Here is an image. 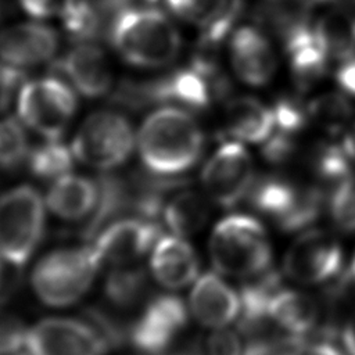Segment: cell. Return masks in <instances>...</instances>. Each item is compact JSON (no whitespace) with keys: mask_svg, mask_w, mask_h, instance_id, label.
<instances>
[{"mask_svg":"<svg viewBox=\"0 0 355 355\" xmlns=\"http://www.w3.org/2000/svg\"><path fill=\"white\" fill-rule=\"evenodd\" d=\"M204 135L184 110L164 107L151 112L140 126L137 147L140 159L154 176L187 172L201 157Z\"/></svg>","mask_w":355,"mask_h":355,"instance_id":"1","label":"cell"},{"mask_svg":"<svg viewBox=\"0 0 355 355\" xmlns=\"http://www.w3.org/2000/svg\"><path fill=\"white\" fill-rule=\"evenodd\" d=\"M108 36L118 54L132 65L162 68L172 64L182 49L173 22L154 7H128L111 21Z\"/></svg>","mask_w":355,"mask_h":355,"instance_id":"2","label":"cell"},{"mask_svg":"<svg viewBox=\"0 0 355 355\" xmlns=\"http://www.w3.org/2000/svg\"><path fill=\"white\" fill-rule=\"evenodd\" d=\"M100 268L101 259L92 244L57 248L36 262L31 286L44 305L69 306L90 290Z\"/></svg>","mask_w":355,"mask_h":355,"instance_id":"3","label":"cell"},{"mask_svg":"<svg viewBox=\"0 0 355 355\" xmlns=\"http://www.w3.org/2000/svg\"><path fill=\"white\" fill-rule=\"evenodd\" d=\"M209 257L219 273L248 279L270 268L272 247L259 220L234 214L216 223L209 239Z\"/></svg>","mask_w":355,"mask_h":355,"instance_id":"4","label":"cell"},{"mask_svg":"<svg viewBox=\"0 0 355 355\" xmlns=\"http://www.w3.org/2000/svg\"><path fill=\"white\" fill-rule=\"evenodd\" d=\"M46 225L40 193L19 184L0 194V258L7 266L22 269L39 247Z\"/></svg>","mask_w":355,"mask_h":355,"instance_id":"5","label":"cell"},{"mask_svg":"<svg viewBox=\"0 0 355 355\" xmlns=\"http://www.w3.org/2000/svg\"><path fill=\"white\" fill-rule=\"evenodd\" d=\"M250 204L270 218L286 233L309 227L320 216L324 197L315 187H298L279 176H265L254 182L248 193Z\"/></svg>","mask_w":355,"mask_h":355,"instance_id":"6","label":"cell"},{"mask_svg":"<svg viewBox=\"0 0 355 355\" xmlns=\"http://www.w3.org/2000/svg\"><path fill=\"white\" fill-rule=\"evenodd\" d=\"M133 147L135 133L129 119L110 110L89 115L72 141L75 158L100 171L121 166Z\"/></svg>","mask_w":355,"mask_h":355,"instance_id":"7","label":"cell"},{"mask_svg":"<svg viewBox=\"0 0 355 355\" xmlns=\"http://www.w3.org/2000/svg\"><path fill=\"white\" fill-rule=\"evenodd\" d=\"M75 111V93L60 78L24 82L18 92L19 118L49 140L62 136Z\"/></svg>","mask_w":355,"mask_h":355,"instance_id":"8","label":"cell"},{"mask_svg":"<svg viewBox=\"0 0 355 355\" xmlns=\"http://www.w3.org/2000/svg\"><path fill=\"white\" fill-rule=\"evenodd\" d=\"M26 355H107L111 347L89 322L73 318H44L28 327Z\"/></svg>","mask_w":355,"mask_h":355,"instance_id":"9","label":"cell"},{"mask_svg":"<svg viewBox=\"0 0 355 355\" xmlns=\"http://www.w3.org/2000/svg\"><path fill=\"white\" fill-rule=\"evenodd\" d=\"M201 183L209 200L222 208L241 202L254 183V162L240 141L223 143L205 162Z\"/></svg>","mask_w":355,"mask_h":355,"instance_id":"10","label":"cell"},{"mask_svg":"<svg viewBox=\"0 0 355 355\" xmlns=\"http://www.w3.org/2000/svg\"><path fill=\"white\" fill-rule=\"evenodd\" d=\"M187 320V309L179 297L159 294L148 300L129 324L128 343L144 355H162L180 337Z\"/></svg>","mask_w":355,"mask_h":355,"instance_id":"11","label":"cell"},{"mask_svg":"<svg viewBox=\"0 0 355 355\" xmlns=\"http://www.w3.org/2000/svg\"><path fill=\"white\" fill-rule=\"evenodd\" d=\"M344 254L337 239L323 230L302 233L287 250L284 273L297 283H329L343 272Z\"/></svg>","mask_w":355,"mask_h":355,"instance_id":"12","label":"cell"},{"mask_svg":"<svg viewBox=\"0 0 355 355\" xmlns=\"http://www.w3.org/2000/svg\"><path fill=\"white\" fill-rule=\"evenodd\" d=\"M159 237L161 227L155 220L139 216L119 218L104 226L92 245L101 263L125 266L144 257Z\"/></svg>","mask_w":355,"mask_h":355,"instance_id":"13","label":"cell"},{"mask_svg":"<svg viewBox=\"0 0 355 355\" xmlns=\"http://www.w3.org/2000/svg\"><path fill=\"white\" fill-rule=\"evenodd\" d=\"M230 65L236 76L250 86L266 85L276 72V54L265 33L254 26H240L229 42Z\"/></svg>","mask_w":355,"mask_h":355,"instance_id":"14","label":"cell"},{"mask_svg":"<svg viewBox=\"0 0 355 355\" xmlns=\"http://www.w3.org/2000/svg\"><path fill=\"white\" fill-rule=\"evenodd\" d=\"M57 47V33L42 24H18L0 32V58L18 68L49 61Z\"/></svg>","mask_w":355,"mask_h":355,"instance_id":"15","label":"cell"},{"mask_svg":"<svg viewBox=\"0 0 355 355\" xmlns=\"http://www.w3.org/2000/svg\"><path fill=\"white\" fill-rule=\"evenodd\" d=\"M282 275L268 269L259 275L245 279L240 288V319L239 331L248 337L275 336L268 331L272 323L269 311L276 294L282 290Z\"/></svg>","mask_w":355,"mask_h":355,"instance_id":"16","label":"cell"},{"mask_svg":"<svg viewBox=\"0 0 355 355\" xmlns=\"http://www.w3.org/2000/svg\"><path fill=\"white\" fill-rule=\"evenodd\" d=\"M190 309L202 326L223 329L240 315V297L216 273L205 272L190 293Z\"/></svg>","mask_w":355,"mask_h":355,"instance_id":"17","label":"cell"},{"mask_svg":"<svg viewBox=\"0 0 355 355\" xmlns=\"http://www.w3.org/2000/svg\"><path fill=\"white\" fill-rule=\"evenodd\" d=\"M54 69L62 73L85 97L104 96L111 87L112 75L108 60L94 44H78L57 61Z\"/></svg>","mask_w":355,"mask_h":355,"instance_id":"18","label":"cell"},{"mask_svg":"<svg viewBox=\"0 0 355 355\" xmlns=\"http://www.w3.org/2000/svg\"><path fill=\"white\" fill-rule=\"evenodd\" d=\"M151 272L155 280L171 290L190 284L198 275L200 262L194 248L179 236H161L153 247Z\"/></svg>","mask_w":355,"mask_h":355,"instance_id":"19","label":"cell"},{"mask_svg":"<svg viewBox=\"0 0 355 355\" xmlns=\"http://www.w3.org/2000/svg\"><path fill=\"white\" fill-rule=\"evenodd\" d=\"M169 8L202 33L207 44L222 40L241 10V0H166Z\"/></svg>","mask_w":355,"mask_h":355,"instance_id":"20","label":"cell"},{"mask_svg":"<svg viewBox=\"0 0 355 355\" xmlns=\"http://www.w3.org/2000/svg\"><path fill=\"white\" fill-rule=\"evenodd\" d=\"M98 184L89 178L67 173L53 183L46 204L53 215L67 222L89 218L97 204Z\"/></svg>","mask_w":355,"mask_h":355,"instance_id":"21","label":"cell"},{"mask_svg":"<svg viewBox=\"0 0 355 355\" xmlns=\"http://www.w3.org/2000/svg\"><path fill=\"white\" fill-rule=\"evenodd\" d=\"M272 323L284 334L308 340L320 326V308L318 302L298 291L280 290L270 304Z\"/></svg>","mask_w":355,"mask_h":355,"instance_id":"22","label":"cell"},{"mask_svg":"<svg viewBox=\"0 0 355 355\" xmlns=\"http://www.w3.org/2000/svg\"><path fill=\"white\" fill-rule=\"evenodd\" d=\"M283 36L291 72L295 79L302 85L319 79L326 71L329 54L315 26H308L302 22Z\"/></svg>","mask_w":355,"mask_h":355,"instance_id":"23","label":"cell"},{"mask_svg":"<svg viewBox=\"0 0 355 355\" xmlns=\"http://www.w3.org/2000/svg\"><path fill=\"white\" fill-rule=\"evenodd\" d=\"M273 108L254 97H237L225 110V129L237 141L265 143L275 132Z\"/></svg>","mask_w":355,"mask_h":355,"instance_id":"24","label":"cell"},{"mask_svg":"<svg viewBox=\"0 0 355 355\" xmlns=\"http://www.w3.org/2000/svg\"><path fill=\"white\" fill-rule=\"evenodd\" d=\"M162 216L166 227L179 237L197 233L208 220V201L198 193L184 190L171 197L164 205Z\"/></svg>","mask_w":355,"mask_h":355,"instance_id":"25","label":"cell"},{"mask_svg":"<svg viewBox=\"0 0 355 355\" xmlns=\"http://www.w3.org/2000/svg\"><path fill=\"white\" fill-rule=\"evenodd\" d=\"M65 32L78 42L98 37L105 28L108 32L112 15L98 0H71L61 14Z\"/></svg>","mask_w":355,"mask_h":355,"instance_id":"26","label":"cell"},{"mask_svg":"<svg viewBox=\"0 0 355 355\" xmlns=\"http://www.w3.org/2000/svg\"><path fill=\"white\" fill-rule=\"evenodd\" d=\"M147 275L141 268L129 265L115 266L104 282V295L107 301L119 309L132 308L146 294Z\"/></svg>","mask_w":355,"mask_h":355,"instance_id":"27","label":"cell"},{"mask_svg":"<svg viewBox=\"0 0 355 355\" xmlns=\"http://www.w3.org/2000/svg\"><path fill=\"white\" fill-rule=\"evenodd\" d=\"M73 151L64 143L47 140L29 153V169L40 179H58L73 166Z\"/></svg>","mask_w":355,"mask_h":355,"instance_id":"28","label":"cell"},{"mask_svg":"<svg viewBox=\"0 0 355 355\" xmlns=\"http://www.w3.org/2000/svg\"><path fill=\"white\" fill-rule=\"evenodd\" d=\"M29 157L28 137L14 118L0 121V169H15Z\"/></svg>","mask_w":355,"mask_h":355,"instance_id":"29","label":"cell"},{"mask_svg":"<svg viewBox=\"0 0 355 355\" xmlns=\"http://www.w3.org/2000/svg\"><path fill=\"white\" fill-rule=\"evenodd\" d=\"M330 215L343 232H355V175L343 179L330 197Z\"/></svg>","mask_w":355,"mask_h":355,"instance_id":"30","label":"cell"},{"mask_svg":"<svg viewBox=\"0 0 355 355\" xmlns=\"http://www.w3.org/2000/svg\"><path fill=\"white\" fill-rule=\"evenodd\" d=\"M309 111L322 125L337 129L348 119L351 107L347 100L338 94H324L312 103Z\"/></svg>","mask_w":355,"mask_h":355,"instance_id":"31","label":"cell"},{"mask_svg":"<svg viewBox=\"0 0 355 355\" xmlns=\"http://www.w3.org/2000/svg\"><path fill=\"white\" fill-rule=\"evenodd\" d=\"M26 330L18 316L0 309V355H17L25 345Z\"/></svg>","mask_w":355,"mask_h":355,"instance_id":"32","label":"cell"},{"mask_svg":"<svg viewBox=\"0 0 355 355\" xmlns=\"http://www.w3.org/2000/svg\"><path fill=\"white\" fill-rule=\"evenodd\" d=\"M202 355H243L244 347L240 336L232 330L219 329L198 341Z\"/></svg>","mask_w":355,"mask_h":355,"instance_id":"33","label":"cell"},{"mask_svg":"<svg viewBox=\"0 0 355 355\" xmlns=\"http://www.w3.org/2000/svg\"><path fill=\"white\" fill-rule=\"evenodd\" d=\"M24 85V72L21 68L0 62V114L12 103L14 94Z\"/></svg>","mask_w":355,"mask_h":355,"instance_id":"34","label":"cell"},{"mask_svg":"<svg viewBox=\"0 0 355 355\" xmlns=\"http://www.w3.org/2000/svg\"><path fill=\"white\" fill-rule=\"evenodd\" d=\"M71 0H19L21 8L33 18L61 15Z\"/></svg>","mask_w":355,"mask_h":355,"instance_id":"35","label":"cell"},{"mask_svg":"<svg viewBox=\"0 0 355 355\" xmlns=\"http://www.w3.org/2000/svg\"><path fill=\"white\" fill-rule=\"evenodd\" d=\"M293 355H344V354L336 348L333 341L308 338L301 341V344L295 348Z\"/></svg>","mask_w":355,"mask_h":355,"instance_id":"36","label":"cell"},{"mask_svg":"<svg viewBox=\"0 0 355 355\" xmlns=\"http://www.w3.org/2000/svg\"><path fill=\"white\" fill-rule=\"evenodd\" d=\"M337 83L348 94L355 97V54L343 60L336 73Z\"/></svg>","mask_w":355,"mask_h":355,"instance_id":"37","label":"cell"},{"mask_svg":"<svg viewBox=\"0 0 355 355\" xmlns=\"http://www.w3.org/2000/svg\"><path fill=\"white\" fill-rule=\"evenodd\" d=\"M340 338L348 355H355V309L340 327Z\"/></svg>","mask_w":355,"mask_h":355,"instance_id":"38","label":"cell"},{"mask_svg":"<svg viewBox=\"0 0 355 355\" xmlns=\"http://www.w3.org/2000/svg\"><path fill=\"white\" fill-rule=\"evenodd\" d=\"M343 146L345 147V150L348 151V154L351 155V158H352L354 162H355V126H354L352 132L347 136V139L344 140Z\"/></svg>","mask_w":355,"mask_h":355,"instance_id":"39","label":"cell"},{"mask_svg":"<svg viewBox=\"0 0 355 355\" xmlns=\"http://www.w3.org/2000/svg\"><path fill=\"white\" fill-rule=\"evenodd\" d=\"M4 266L1 263V258H0V290H1V286H3V280H4Z\"/></svg>","mask_w":355,"mask_h":355,"instance_id":"40","label":"cell"},{"mask_svg":"<svg viewBox=\"0 0 355 355\" xmlns=\"http://www.w3.org/2000/svg\"><path fill=\"white\" fill-rule=\"evenodd\" d=\"M349 272H351L352 279H354V282H355V255H354V258H352V262H351V266H349Z\"/></svg>","mask_w":355,"mask_h":355,"instance_id":"41","label":"cell"}]
</instances>
